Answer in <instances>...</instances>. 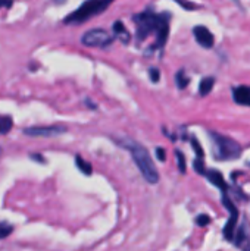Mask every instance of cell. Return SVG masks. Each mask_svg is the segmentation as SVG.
Wrapping results in <instances>:
<instances>
[{
  "mask_svg": "<svg viewBox=\"0 0 250 251\" xmlns=\"http://www.w3.org/2000/svg\"><path fill=\"white\" fill-rule=\"evenodd\" d=\"M118 144H121L131 153V157L146 182H149L152 185L159 182V172H158L146 147L140 146L139 143H136L133 140H121V141H118Z\"/></svg>",
  "mask_w": 250,
  "mask_h": 251,
  "instance_id": "6da1fadb",
  "label": "cell"
},
{
  "mask_svg": "<svg viewBox=\"0 0 250 251\" xmlns=\"http://www.w3.org/2000/svg\"><path fill=\"white\" fill-rule=\"evenodd\" d=\"M111 6V1L106 0H88L84 1L78 9H75L72 13H69L65 19L63 24L66 25H80L84 24L85 21L100 15Z\"/></svg>",
  "mask_w": 250,
  "mask_h": 251,
  "instance_id": "7a4b0ae2",
  "label": "cell"
},
{
  "mask_svg": "<svg viewBox=\"0 0 250 251\" xmlns=\"http://www.w3.org/2000/svg\"><path fill=\"white\" fill-rule=\"evenodd\" d=\"M209 137L212 140L215 157L218 160H236L242 156V146L236 140L218 132H209Z\"/></svg>",
  "mask_w": 250,
  "mask_h": 251,
  "instance_id": "3957f363",
  "label": "cell"
},
{
  "mask_svg": "<svg viewBox=\"0 0 250 251\" xmlns=\"http://www.w3.org/2000/svg\"><path fill=\"white\" fill-rule=\"evenodd\" d=\"M133 19H134L136 29H137V40L141 41V40H146L149 37V34L158 31L161 15L150 12V10H144V12L134 15Z\"/></svg>",
  "mask_w": 250,
  "mask_h": 251,
  "instance_id": "277c9868",
  "label": "cell"
},
{
  "mask_svg": "<svg viewBox=\"0 0 250 251\" xmlns=\"http://www.w3.org/2000/svg\"><path fill=\"white\" fill-rule=\"evenodd\" d=\"M81 43L87 47H97V49H106L113 43V35H111L103 28H93L83 34Z\"/></svg>",
  "mask_w": 250,
  "mask_h": 251,
  "instance_id": "5b68a950",
  "label": "cell"
},
{
  "mask_svg": "<svg viewBox=\"0 0 250 251\" xmlns=\"http://www.w3.org/2000/svg\"><path fill=\"white\" fill-rule=\"evenodd\" d=\"M222 203H224V206L230 212V219H228V222L224 226V238L227 241H234L236 228H237V222H239V210H237L236 204L231 201V199L228 196H224L222 197Z\"/></svg>",
  "mask_w": 250,
  "mask_h": 251,
  "instance_id": "8992f818",
  "label": "cell"
},
{
  "mask_svg": "<svg viewBox=\"0 0 250 251\" xmlns=\"http://www.w3.org/2000/svg\"><path fill=\"white\" fill-rule=\"evenodd\" d=\"M28 137H57L66 132V126L62 125H43V126H28L22 131Z\"/></svg>",
  "mask_w": 250,
  "mask_h": 251,
  "instance_id": "52a82bcc",
  "label": "cell"
},
{
  "mask_svg": "<svg viewBox=\"0 0 250 251\" xmlns=\"http://www.w3.org/2000/svg\"><path fill=\"white\" fill-rule=\"evenodd\" d=\"M161 15V21H159V26L156 31V47L158 49H164V46L168 41V35H169V13L164 12L159 13Z\"/></svg>",
  "mask_w": 250,
  "mask_h": 251,
  "instance_id": "ba28073f",
  "label": "cell"
},
{
  "mask_svg": "<svg viewBox=\"0 0 250 251\" xmlns=\"http://www.w3.org/2000/svg\"><path fill=\"white\" fill-rule=\"evenodd\" d=\"M193 34H194V38H196L197 44L202 46L203 49H212L214 47V43H215L214 34L206 26H203V25L194 26Z\"/></svg>",
  "mask_w": 250,
  "mask_h": 251,
  "instance_id": "9c48e42d",
  "label": "cell"
},
{
  "mask_svg": "<svg viewBox=\"0 0 250 251\" xmlns=\"http://www.w3.org/2000/svg\"><path fill=\"white\" fill-rule=\"evenodd\" d=\"M233 99L242 106H250V87L239 85L233 88Z\"/></svg>",
  "mask_w": 250,
  "mask_h": 251,
  "instance_id": "30bf717a",
  "label": "cell"
},
{
  "mask_svg": "<svg viewBox=\"0 0 250 251\" xmlns=\"http://www.w3.org/2000/svg\"><path fill=\"white\" fill-rule=\"evenodd\" d=\"M205 176L208 178V181L211 184H214L215 187H218L221 191H228V185H227V182H225V179H224V176H222V174L220 171H217V169H208V172H206Z\"/></svg>",
  "mask_w": 250,
  "mask_h": 251,
  "instance_id": "8fae6325",
  "label": "cell"
},
{
  "mask_svg": "<svg viewBox=\"0 0 250 251\" xmlns=\"http://www.w3.org/2000/svg\"><path fill=\"white\" fill-rule=\"evenodd\" d=\"M112 29H113L115 37L119 38V41H122L124 44H128L131 41V35H130V32L125 28V25H124L122 21H115L113 25H112Z\"/></svg>",
  "mask_w": 250,
  "mask_h": 251,
  "instance_id": "7c38bea8",
  "label": "cell"
},
{
  "mask_svg": "<svg viewBox=\"0 0 250 251\" xmlns=\"http://www.w3.org/2000/svg\"><path fill=\"white\" fill-rule=\"evenodd\" d=\"M214 84H215V78H212V76L203 78V79L200 81V84H199V94H200V96H208V94L212 91Z\"/></svg>",
  "mask_w": 250,
  "mask_h": 251,
  "instance_id": "4fadbf2b",
  "label": "cell"
},
{
  "mask_svg": "<svg viewBox=\"0 0 250 251\" xmlns=\"http://www.w3.org/2000/svg\"><path fill=\"white\" fill-rule=\"evenodd\" d=\"M75 165H77V168L84 174V175H91L93 174V168H91V165L87 162V160H84L80 154H77L75 156Z\"/></svg>",
  "mask_w": 250,
  "mask_h": 251,
  "instance_id": "5bb4252c",
  "label": "cell"
},
{
  "mask_svg": "<svg viewBox=\"0 0 250 251\" xmlns=\"http://www.w3.org/2000/svg\"><path fill=\"white\" fill-rule=\"evenodd\" d=\"M13 126V119L9 115H0V135L7 134Z\"/></svg>",
  "mask_w": 250,
  "mask_h": 251,
  "instance_id": "9a60e30c",
  "label": "cell"
},
{
  "mask_svg": "<svg viewBox=\"0 0 250 251\" xmlns=\"http://www.w3.org/2000/svg\"><path fill=\"white\" fill-rule=\"evenodd\" d=\"M175 82H177V87H178L180 90H184V88L189 85L190 78L186 75V72H184V71H178V72H177V75H175Z\"/></svg>",
  "mask_w": 250,
  "mask_h": 251,
  "instance_id": "2e32d148",
  "label": "cell"
},
{
  "mask_svg": "<svg viewBox=\"0 0 250 251\" xmlns=\"http://www.w3.org/2000/svg\"><path fill=\"white\" fill-rule=\"evenodd\" d=\"M175 157H177V166H178V171H180L181 174H186V168H187V165H186V156L183 154V151L175 150Z\"/></svg>",
  "mask_w": 250,
  "mask_h": 251,
  "instance_id": "e0dca14e",
  "label": "cell"
},
{
  "mask_svg": "<svg viewBox=\"0 0 250 251\" xmlns=\"http://www.w3.org/2000/svg\"><path fill=\"white\" fill-rule=\"evenodd\" d=\"M13 232V226L7 222H0V240L7 238Z\"/></svg>",
  "mask_w": 250,
  "mask_h": 251,
  "instance_id": "ac0fdd59",
  "label": "cell"
},
{
  "mask_svg": "<svg viewBox=\"0 0 250 251\" xmlns=\"http://www.w3.org/2000/svg\"><path fill=\"white\" fill-rule=\"evenodd\" d=\"M192 147H193L194 153L197 154V159H203V156H205V153H203V147L199 144V141H197V138H196V137H192Z\"/></svg>",
  "mask_w": 250,
  "mask_h": 251,
  "instance_id": "d6986e66",
  "label": "cell"
},
{
  "mask_svg": "<svg viewBox=\"0 0 250 251\" xmlns=\"http://www.w3.org/2000/svg\"><path fill=\"white\" fill-rule=\"evenodd\" d=\"M193 168H194V171H196L199 175H202V176H205L206 172H208V169L205 168V163H203L200 159H196V160L193 162Z\"/></svg>",
  "mask_w": 250,
  "mask_h": 251,
  "instance_id": "ffe728a7",
  "label": "cell"
},
{
  "mask_svg": "<svg viewBox=\"0 0 250 251\" xmlns=\"http://www.w3.org/2000/svg\"><path fill=\"white\" fill-rule=\"evenodd\" d=\"M196 224L197 226H208L211 224V218L208 215H200L196 218Z\"/></svg>",
  "mask_w": 250,
  "mask_h": 251,
  "instance_id": "44dd1931",
  "label": "cell"
},
{
  "mask_svg": "<svg viewBox=\"0 0 250 251\" xmlns=\"http://www.w3.org/2000/svg\"><path fill=\"white\" fill-rule=\"evenodd\" d=\"M149 76H150V81L152 82H159V79H161V74H159V69H156V68H150L149 69Z\"/></svg>",
  "mask_w": 250,
  "mask_h": 251,
  "instance_id": "7402d4cb",
  "label": "cell"
},
{
  "mask_svg": "<svg viewBox=\"0 0 250 251\" xmlns=\"http://www.w3.org/2000/svg\"><path fill=\"white\" fill-rule=\"evenodd\" d=\"M246 238V232H245V228H240V231L237 232V235L234 237V243L236 246H242L243 240Z\"/></svg>",
  "mask_w": 250,
  "mask_h": 251,
  "instance_id": "603a6c76",
  "label": "cell"
},
{
  "mask_svg": "<svg viewBox=\"0 0 250 251\" xmlns=\"http://www.w3.org/2000/svg\"><path fill=\"white\" fill-rule=\"evenodd\" d=\"M155 151H156L155 154H156V157H158L159 162H165L167 160V153H165V150L162 147H156Z\"/></svg>",
  "mask_w": 250,
  "mask_h": 251,
  "instance_id": "cb8c5ba5",
  "label": "cell"
},
{
  "mask_svg": "<svg viewBox=\"0 0 250 251\" xmlns=\"http://www.w3.org/2000/svg\"><path fill=\"white\" fill-rule=\"evenodd\" d=\"M29 157L31 159H34V160H38V162H41V163H44L46 160H44V157L43 156H38V154H29Z\"/></svg>",
  "mask_w": 250,
  "mask_h": 251,
  "instance_id": "d4e9b609",
  "label": "cell"
},
{
  "mask_svg": "<svg viewBox=\"0 0 250 251\" xmlns=\"http://www.w3.org/2000/svg\"><path fill=\"white\" fill-rule=\"evenodd\" d=\"M180 4H181L183 7H186V9H194V7H196L194 4H192V3H184V1H180Z\"/></svg>",
  "mask_w": 250,
  "mask_h": 251,
  "instance_id": "484cf974",
  "label": "cell"
},
{
  "mask_svg": "<svg viewBox=\"0 0 250 251\" xmlns=\"http://www.w3.org/2000/svg\"><path fill=\"white\" fill-rule=\"evenodd\" d=\"M3 6H4V7H10L12 3H10V1H0V7H3Z\"/></svg>",
  "mask_w": 250,
  "mask_h": 251,
  "instance_id": "4316f807",
  "label": "cell"
},
{
  "mask_svg": "<svg viewBox=\"0 0 250 251\" xmlns=\"http://www.w3.org/2000/svg\"><path fill=\"white\" fill-rule=\"evenodd\" d=\"M245 251H250V243L246 246V247H245Z\"/></svg>",
  "mask_w": 250,
  "mask_h": 251,
  "instance_id": "83f0119b",
  "label": "cell"
},
{
  "mask_svg": "<svg viewBox=\"0 0 250 251\" xmlns=\"http://www.w3.org/2000/svg\"><path fill=\"white\" fill-rule=\"evenodd\" d=\"M1 151H3V150H1V147H0V156H1Z\"/></svg>",
  "mask_w": 250,
  "mask_h": 251,
  "instance_id": "f1b7e54d",
  "label": "cell"
}]
</instances>
